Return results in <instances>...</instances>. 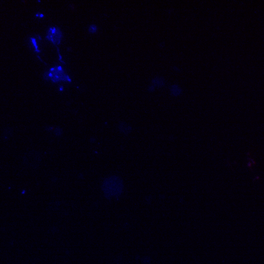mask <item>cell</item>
<instances>
[{
  "label": "cell",
  "instance_id": "cell-6",
  "mask_svg": "<svg viewBox=\"0 0 264 264\" xmlns=\"http://www.w3.org/2000/svg\"><path fill=\"white\" fill-rule=\"evenodd\" d=\"M118 128H119L120 132L126 134L130 133L131 131H132V127L129 125H128L127 123H126V122H120Z\"/></svg>",
  "mask_w": 264,
  "mask_h": 264
},
{
  "label": "cell",
  "instance_id": "cell-8",
  "mask_svg": "<svg viewBox=\"0 0 264 264\" xmlns=\"http://www.w3.org/2000/svg\"><path fill=\"white\" fill-rule=\"evenodd\" d=\"M31 42L32 43V44H33V46H35V51H37V52H39V50H38V48H37V43H36V41H35V40L34 39V38H32L31 39Z\"/></svg>",
  "mask_w": 264,
  "mask_h": 264
},
{
  "label": "cell",
  "instance_id": "cell-10",
  "mask_svg": "<svg viewBox=\"0 0 264 264\" xmlns=\"http://www.w3.org/2000/svg\"><path fill=\"white\" fill-rule=\"evenodd\" d=\"M172 69L175 70V71H180V69L176 68V67H172Z\"/></svg>",
  "mask_w": 264,
  "mask_h": 264
},
{
  "label": "cell",
  "instance_id": "cell-2",
  "mask_svg": "<svg viewBox=\"0 0 264 264\" xmlns=\"http://www.w3.org/2000/svg\"><path fill=\"white\" fill-rule=\"evenodd\" d=\"M62 36V32H61L60 29L57 27H51L47 32L46 38L52 41L55 45H58L60 43Z\"/></svg>",
  "mask_w": 264,
  "mask_h": 264
},
{
  "label": "cell",
  "instance_id": "cell-3",
  "mask_svg": "<svg viewBox=\"0 0 264 264\" xmlns=\"http://www.w3.org/2000/svg\"><path fill=\"white\" fill-rule=\"evenodd\" d=\"M25 162L30 164L31 166L33 164H35V166L37 165L40 162V156L38 153L35 151L29 152L25 156Z\"/></svg>",
  "mask_w": 264,
  "mask_h": 264
},
{
  "label": "cell",
  "instance_id": "cell-9",
  "mask_svg": "<svg viewBox=\"0 0 264 264\" xmlns=\"http://www.w3.org/2000/svg\"><path fill=\"white\" fill-rule=\"evenodd\" d=\"M155 89H156V87L153 85V84H151V85H150L148 87V91L149 92H153L154 90H155Z\"/></svg>",
  "mask_w": 264,
  "mask_h": 264
},
{
  "label": "cell",
  "instance_id": "cell-4",
  "mask_svg": "<svg viewBox=\"0 0 264 264\" xmlns=\"http://www.w3.org/2000/svg\"><path fill=\"white\" fill-rule=\"evenodd\" d=\"M151 84H153L155 87H162L165 85V80L163 77H156L152 80Z\"/></svg>",
  "mask_w": 264,
  "mask_h": 264
},
{
  "label": "cell",
  "instance_id": "cell-7",
  "mask_svg": "<svg viewBox=\"0 0 264 264\" xmlns=\"http://www.w3.org/2000/svg\"><path fill=\"white\" fill-rule=\"evenodd\" d=\"M89 31H90V32H91V33L96 32L97 27L96 26V25H91L89 28Z\"/></svg>",
  "mask_w": 264,
  "mask_h": 264
},
{
  "label": "cell",
  "instance_id": "cell-1",
  "mask_svg": "<svg viewBox=\"0 0 264 264\" xmlns=\"http://www.w3.org/2000/svg\"><path fill=\"white\" fill-rule=\"evenodd\" d=\"M44 77L46 79H51L52 82H57L60 81L71 82L68 76L65 73L64 70L61 66L54 67L51 68L48 72L44 74Z\"/></svg>",
  "mask_w": 264,
  "mask_h": 264
},
{
  "label": "cell",
  "instance_id": "cell-5",
  "mask_svg": "<svg viewBox=\"0 0 264 264\" xmlns=\"http://www.w3.org/2000/svg\"><path fill=\"white\" fill-rule=\"evenodd\" d=\"M170 92L171 96L174 97H178L180 96L181 93H182V89L181 88V87L177 85V84H173V85L170 87Z\"/></svg>",
  "mask_w": 264,
  "mask_h": 264
}]
</instances>
